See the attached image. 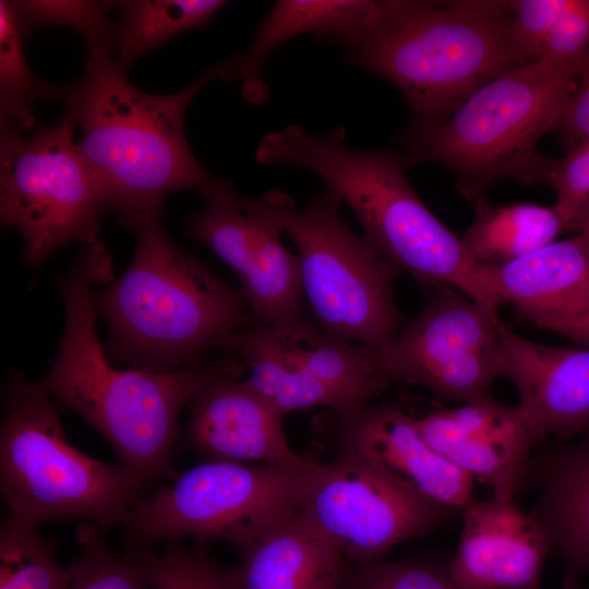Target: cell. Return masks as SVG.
Listing matches in <instances>:
<instances>
[{
    "mask_svg": "<svg viewBox=\"0 0 589 589\" xmlns=\"http://www.w3.org/2000/svg\"><path fill=\"white\" fill-rule=\"evenodd\" d=\"M111 256L103 241L84 245L56 285L64 305V330L57 358L40 382L113 446L118 464L148 486L178 477L171 452L182 408L207 384L239 377L244 365L226 356L172 372L120 370L100 344L94 285L112 281Z\"/></svg>",
    "mask_w": 589,
    "mask_h": 589,
    "instance_id": "6da1fadb",
    "label": "cell"
},
{
    "mask_svg": "<svg viewBox=\"0 0 589 589\" xmlns=\"http://www.w3.org/2000/svg\"><path fill=\"white\" fill-rule=\"evenodd\" d=\"M124 73L113 51H89L82 76L68 86L63 101L64 113L82 129L77 149L99 211L117 215L128 227L163 205L170 192L195 191L207 202L237 192L199 163L183 128L191 100L209 82L221 80V63L166 95L136 88Z\"/></svg>",
    "mask_w": 589,
    "mask_h": 589,
    "instance_id": "7a4b0ae2",
    "label": "cell"
},
{
    "mask_svg": "<svg viewBox=\"0 0 589 589\" xmlns=\"http://www.w3.org/2000/svg\"><path fill=\"white\" fill-rule=\"evenodd\" d=\"M346 60L397 87L408 129L433 128L474 91L529 62L513 29V1H374Z\"/></svg>",
    "mask_w": 589,
    "mask_h": 589,
    "instance_id": "3957f363",
    "label": "cell"
},
{
    "mask_svg": "<svg viewBox=\"0 0 589 589\" xmlns=\"http://www.w3.org/2000/svg\"><path fill=\"white\" fill-rule=\"evenodd\" d=\"M165 205L129 224L136 237L124 273L94 293L109 328L107 356L132 369L172 372L221 350L255 324L241 290L182 251L164 227Z\"/></svg>",
    "mask_w": 589,
    "mask_h": 589,
    "instance_id": "277c9868",
    "label": "cell"
},
{
    "mask_svg": "<svg viewBox=\"0 0 589 589\" xmlns=\"http://www.w3.org/2000/svg\"><path fill=\"white\" fill-rule=\"evenodd\" d=\"M337 127L312 134L297 124L263 135L259 163L292 165L317 175L353 212L363 237L425 289L462 293L492 314L500 304L486 288L478 264L410 185L399 153L349 147Z\"/></svg>",
    "mask_w": 589,
    "mask_h": 589,
    "instance_id": "5b68a950",
    "label": "cell"
},
{
    "mask_svg": "<svg viewBox=\"0 0 589 589\" xmlns=\"http://www.w3.org/2000/svg\"><path fill=\"white\" fill-rule=\"evenodd\" d=\"M578 71L579 65L549 59L513 68L480 86L440 124L407 128L399 154L407 167L434 163L449 169L468 200L502 180L549 183L556 160L538 153L537 145L555 130Z\"/></svg>",
    "mask_w": 589,
    "mask_h": 589,
    "instance_id": "8992f818",
    "label": "cell"
},
{
    "mask_svg": "<svg viewBox=\"0 0 589 589\" xmlns=\"http://www.w3.org/2000/svg\"><path fill=\"white\" fill-rule=\"evenodd\" d=\"M52 397L40 382L12 371L2 390L0 491L8 519L38 527L83 518L103 531L123 524L148 486L117 464L68 442Z\"/></svg>",
    "mask_w": 589,
    "mask_h": 589,
    "instance_id": "52a82bcc",
    "label": "cell"
},
{
    "mask_svg": "<svg viewBox=\"0 0 589 589\" xmlns=\"http://www.w3.org/2000/svg\"><path fill=\"white\" fill-rule=\"evenodd\" d=\"M320 462L249 466L211 459L141 496L124 522L130 545L190 537L240 552L296 515Z\"/></svg>",
    "mask_w": 589,
    "mask_h": 589,
    "instance_id": "ba28073f",
    "label": "cell"
},
{
    "mask_svg": "<svg viewBox=\"0 0 589 589\" xmlns=\"http://www.w3.org/2000/svg\"><path fill=\"white\" fill-rule=\"evenodd\" d=\"M340 204L329 188L300 211L288 196L284 232L298 251L312 322L334 338L383 348L402 325L395 300L402 271L350 229Z\"/></svg>",
    "mask_w": 589,
    "mask_h": 589,
    "instance_id": "9c48e42d",
    "label": "cell"
},
{
    "mask_svg": "<svg viewBox=\"0 0 589 589\" xmlns=\"http://www.w3.org/2000/svg\"><path fill=\"white\" fill-rule=\"evenodd\" d=\"M76 127L67 113L31 135L0 127V219L22 235L31 267L60 247L98 240L100 211L73 141Z\"/></svg>",
    "mask_w": 589,
    "mask_h": 589,
    "instance_id": "30bf717a",
    "label": "cell"
},
{
    "mask_svg": "<svg viewBox=\"0 0 589 589\" xmlns=\"http://www.w3.org/2000/svg\"><path fill=\"white\" fill-rule=\"evenodd\" d=\"M223 350L249 358L252 385L286 417L314 408L361 409L393 382L382 347L328 336L310 317L253 324L229 337Z\"/></svg>",
    "mask_w": 589,
    "mask_h": 589,
    "instance_id": "8fae6325",
    "label": "cell"
},
{
    "mask_svg": "<svg viewBox=\"0 0 589 589\" xmlns=\"http://www.w3.org/2000/svg\"><path fill=\"white\" fill-rule=\"evenodd\" d=\"M299 513L349 561L380 558L459 514L404 490L344 453L318 464Z\"/></svg>",
    "mask_w": 589,
    "mask_h": 589,
    "instance_id": "7c38bea8",
    "label": "cell"
},
{
    "mask_svg": "<svg viewBox=\"0 0 589 589\" xmlns=\"http://www.w3.org/2000/svg\"><path fill=\"white\" fill-rule=\"evenodd\" d=\"M498 315L454 290L435 291L383 347L393 378L462 404L490 398L500 377Z\"/></svg>",
    "mask_w": 589,
    "mask_h": 589,
    "instance_id": "4fadbf2b",
    "label": "cell"
},
{
    "mask_svg": "<svg viewBox=\"0 0 589 589\" xmlns=\"http://www.w3.org/2000/svg\"><path fill=\"white\" fill-rule=\"evenodd\" d=\"M332 430L339 453L362 459L408 492L459 514L473 500V478L435 450L398 404L332 411Z\"/></svg>",
    "mask_w": 589,
    "mask_h": 589,
    "instance_id": "5bb4252c",
    "label": "cell"
},
{
    "mask_svg": "<svg viewBox=\"0 0 589 589\" xmlns=\"http://www.w3.org/2000/svg\"><path fill=\"white\" fill-rule=\"evenodd\" d=\"M425 441L493 495L515 498L529 477L533 449L541 441L520 407L492 397L416 418Z\"/></svg>",
    "mask_w": 589,
    "mask_h": 589,
    "instance_id": "9a60e30c",
    "label": "cell"
},
{
    "mask_svg": "<svg viewBox=\"0 0 589 589\" xmlns=\"http://www.w3.org/2000/svg\"><path fill=\"white\" fill-rule=\"evenodd\" d=\"M461 517L458 546L450 558L460 589H541L553 544L532 509L521 508L515 498L492 495L473 498Z\"/></svg>",
    "mask_w": 589,
    "mask_h": 589,
    "instance_id": "2e32d148",
    "label": "cell"
},
{
    "mask_svg": "<svg viewBox=\"0 0 589 589\" xmlns=\"http://www.w3.org/2000/svg\"><path fill=\"white\" fill-rule=\"evenodd\" d=\"M498 371L518 389L522 414L542 441L589 433V348L554 347L498 323Z\"/></svg>",
    "mask_w": 589,
    "mask_h": 589,
    "instance_id": "e0dca14e",
    "label": "cell"
},
{
    "mask_svg": "<svg viewBox=\"0 0 589 589\" xmlns=\"http://www.w3.org/2000/svg\"><path fill=\"white\" fill-rule=\"evenodd\" d=\"M190 407L184 444L201 455L240 464L298 466L311 461L290 447L283 430L286 417L247 380H215L192 398Z\"/></svg>",
    "mask_w": 589,
    "mask_h": 589,
    "instance_id": "ac0fdd59",
    "label": "cell"
},
{
    "mask_svg": "<svg viewBox=\"0 0 589 589\" xmlns=\"http://www.w3.org/2000/svg\"><path fill=\"white\" fill-rule=\"evenodd\" d=\"M500 305H512L521 320H546L589 311V233L555 240L502 265L478 264Z\"/></svg>",
    "mask_w": 589,
    "mask_h": 589,
    "instance_id": "d6986e66",
    "label": "cell"
},
{
    "mask_svg": "<svg viewBox=\"0 0 589 589\" xmlns=\"http://www.w3.org/2000/svg\"><path fill=\"white\" fill-rule=\"evenodd\" d=\"M529 479L538 489L532 510L564 562V589H579L589 570V440L539 450Z\"/></svg>",
    "mask_w": 589,
    "mask_h": 589,
    "instance_id": "ffe728a7",
    "label": "cell"
},
{
    "mask_svg": "<svg viewBox=\"0 0 589 589\" xmlns=\"http://www.w3.org/2000/svg\"><path fill=\"white\" fill-rule=\"evenodd\" d=\"M374 1L371 0H279L259 24L249 48L223 61V80L241 83L250 104L268 96L262 70L271 53L284 43L305 33L346 47L362 32Z\"/></svg>",
    "mask_w": 589,
    "mask_h": 589,
    "instance_id": "44dd1931",
    "label": "cell"
},
{
    "mask_svg": "<svg viewBox=\"0 0 589 589\" xmlns=\"http://www.w3.org/2000/svg\"><path fill=\"white\" fill-rule=\"evenodd\" d=\"M345 557L298 512L241 551L238 589H340Z\"/></svg>",
    "mask_w": 589,
    "mask_h": 589,
    "instance_id": "7402d4cb",
    "label": "cell"
},
{
    "mask_svg": "<svg viewBox=\"0 0 589 589\" xmlns=\"http://www.w3.org/2000/svg\"><path fill=\"white\" fill-rule=\"evenodd\" d=\"M288 194L274 189L253 197L257 219L255 244L244 272L238 277L255 324L283 326L302 322L304 296L299 259L281 242V209Z\"/></svg>",
    "mask_w": 589,
    "mask_h": 589,
    "instance_id": "603a6c76",
    "label": "cell"
},
{
    "mask_svg": "<svg viewBox=\"0 0 589 589\" xmlns=\"http://www.w3.org/2000/svg\"><path fill=\"white\" fill-rule=\"evenodd\" d=\"M563 230L554 206H492L480 196L476 217L460 240L473 264L502 265L554 242Z\"/></svg>",
    "mask_w": 589,
    "mask_h": 589,
    "instance_id": "cb8c5ba5",
    "label": "cell"
},
{
    "mask_svg": "<svg viewBox=\"0 0 589 589\" xmlns=\"http://www.w3.org/2000/svg\"><path fill=\"white\" fill-rule=\"evenodd\" d=\"M221 0H119L115 62L122 70L173 36L207 24Z\"/></svg>",
    "mask_w": 589,
    "mask_h": 589,
    "instance_id": "d4e9b609",
    "label": "cell"
},
{
    "mask_svg": "<svg viewBox=\"0 0 589 589\" xmlns=\"http://www.w3.org/2000/svg\"><path fill=\"white\" fill-rule=\"evenodd\" d=\"M11 1H0V117L1 125L34 130V106L39 100L64 101L68 86L38 80L26 61Z\"/></svg>",
    "mask_w": 589,
    "mask_h": 589,
    "instance_id": "484cf974",
    "label": "cell"
},
{
    "mask_svg": "<svg viewBox=\"0 0 589 589\" xmlns=\"http://www.w3.org/2000/svg\"><path fill=\"white\" fill-rule=\"evenodd\" d=\"M76 540L81 551L69 566L68 589H149L152 546L130 545L116 553L108 548L103 530L88 521L77 527Z\"/></svg>",
    "mask_w": 589,
    "mask_h": 589,
    "instance_id": "4316f807",
    "label": "cell"
},
{
    "mask_svg": "<svg viewBox=\"0 0 589 589\" xmlns=\"http://www.w3.org/2000/svg\"><path fill=\"white\" fill-rule=\"evenodd\" d=\"M187 233L211 249L239 277L256 239L257 219L251 199L238 192L207 202L185 223Z\"/></svg>",
    "mask_w": 589,
    "mask_h": 589,
    "instance_id": "83f0119b",
    "label": "cell"
},
{
    "mask_svg": "<svg viewBox=\"0 0 589 589\" xmlns=\"http://www.w3.org/2000/svg\"><path fill=\"white\" fill-rule=\"evenodd\" d=\"M69 585V567L57 562L37 527L5 518L0 531V589H68Z\"/></svg>",
    "mask_w": 589,
    "mask_h": 589,
    "instance_id": "f1b7e54d",
    "label": "cell"
},
{
    "mask_svg": "<svg viewBox=\"0 0 589 589\" xmlns=\"http://www.w3.org/2000/svg\"><path fill=\"white\" fill-rule=\"evenodd\" d=\"M11 4L24 38L39 27L65 26L83 37L88 51L116 50L118 22L109 14L113 1L16 0Z\"/></svg>",
    "mask_w": 589,
    "mask_h": 589,
    "instance_id": "f546056e",
    "label": "cell"
},
{
    "mask_svg": "<svg viewBox=\"0 0 589 589\" xmlns=\"http://www.w3.org/2000/svg\"><path fill=\"white\" fill-rule=\"evenodd\" d=\"M340 589H460L450 560L410 557L401 561L345 560Z\"/></svg>",
    "mask_w": 589,
    "mask_h": 589,
    "instance_id": "4dcf8cb0",
    "label": "cell"
},
{
    "mask_svg": "<svg viewBox=\"0 0 589 589\" xmlns=\"http://www.w3.org/2000/svg\"><path fill=\"white\" fill-rule=\"evenodd\" d=\"M149 589H238L232 572L218 567L201 548L168 541L166 550L152 551L148 561Z\"/></svg>",
    "mask_w": 589,
    "mask_h": 589,
    "instance_id": "1f68e13d",
    "label": "cell"
},
{
    "mask_svg": "<svg viewBox=\"0 0 589 589\" xmlns=\"http://www.w3.org/2000/svg\"><path fill=\"white\" fill-rule=\"evenodd\" d=\"M549 183L555 191L557 212L564 230L581 231L589 219V139L568 149L556 160Z\"/></svg>",
    "mask_w": 589,
    "mask_h": 589,
    "instance_id": "d6a6232c",
    "label": "cell"
},
{
    "mask_svg": "<svg viewBox=\"0 0 589 589\" xmlns=\"http://www.w3.org/2000/svg\"><path fill=\"white\" fill-rule=\"evenodd\" d=\"M555 130L568 149L589 139V48L581 59L575 89Z\"/></svg>",
    "mask_w": 589,
    "mask_h": 589,
    "instance_id": "836d02e7",
    "label": "cell"
},
{
    "mask_svg": "<svg viewBox=\"0 0 589 589\" xmlns=\"http://www.w3.org/2000/svg\"><path fill=\"white\" fill-rule=\"evenodd\" d=\"M536 326L560 334L584 348H589V311L576 316L546 320Z\"/></svg>",
    "mask_w": 589,
    "mask_h": 589,
    "instance_id": "e575fe53",
    "label": "cell"
},
{
    "mask_svg": "<svg viewBox=\"0 0 589 589\" xmlns=\"http://www.w3.org/2000/svg\"><path fill=\"white\" fill-rule=\"evenodd\" d=\"M581 231L589 233V219H588V220L586 221V224L584 225Z\"/></svg>",
    "mask_w": 589,
    "mask_h": 589,
    "instance_id": "d590c367",
    "label": "cell"
}]
</instances>
